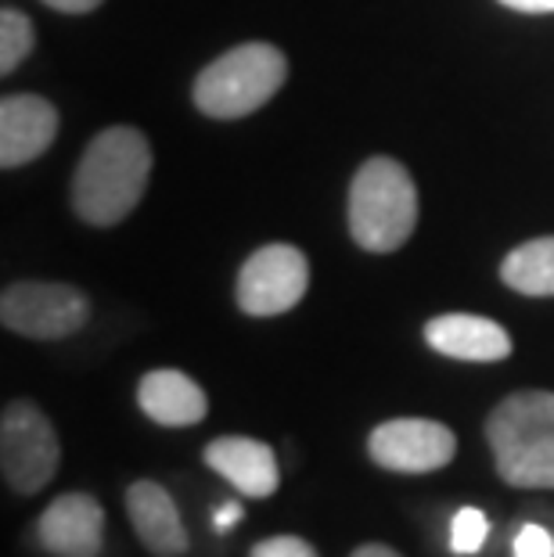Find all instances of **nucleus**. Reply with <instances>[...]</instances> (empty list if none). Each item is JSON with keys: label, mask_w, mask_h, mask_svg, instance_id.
<instances>
[{"label": "nucleus", "mask_w": 554, "mask_h": 557, "mask_svg": "<svg viewBox=\"0 0 554 557\" xmlns=\"http://www.w3.org/2000/svg\"><path fill=\"white\" fill-rule=\"evenodd\" d=\"M490 536V521L476 507H461L454 515V525H451V547L454 554H476L482 550V543Z\"/></svg>", "instance_id": "17"}, {"label": "nucleus", "mask_w": 554, "mask_h": 557, "mask_svg": "<svg viewBox=\"0 0 554 557\" xmlns=\"http://www.w3.org/2000/svg\"><path fill=\"white\" fill-rule=\"evenodd\" d=\"M58 137V109L40 94H8L0 101V165L19 170L40 159Z\"/></svg>", "instance_id": "10"}, {"label": "nucleus", "mask_w": 554, "mask_h": 557, "mask_svg": "<svg viewBox=\"0 0 554 557\" xmlns=\"http://www.w3.org/2000/svg\"><path fill=\"white\" fill-rule=\"evenodd\" d=\"M310 288V263L296 245L274 242L245 259L238 270V310L249 317H281L296 310Z\"/></svg>", "instance_id": "7"}, {"label": "nucleus", "mask_w": 554, "mask_h": 557, "mask_svg": "<svg viewBox=\"0 0 554 557\" xmlns=\"http://www.w3.org/2000/svg\"><path fill=\"white\" fill-rule=\"evenodd\" d=\"M487 443L508 485L554 490V393L522 388L504 396L487 418Z\"/></svg>", "instance_id": "2"}, {"label": "nucleus", "mask_w": 554, "mask_h": 557, "mask_svg": "<svg viewBox=\"0 0 554 557\" xmlns=\"http://www.w3.org/2000/svg\"><path fill=\"white\" fill-rule=\"evenodd\" d=\"M137 407L162 429H192L209 413V396L184 371L159 367V371H148L140 377Z\"/></svg>", "instance_id": "14"}, {"label": "nucleus", "mask_w": 554, "mask_h": 557, "mask_svg": "<svg viewBox=\"0 0 554 557\" xmlns=\"http://www.w3.org/2000/svg\"><path fill=\"white\" fill-rule=\"evenodd\" d=\"M90 320V299L73 284L19 281L0 295V324L22 338L58 342L76 335Z\"/></svg>", "instance_id": "6"}, {"label": "nucleus", "mask_w": 554, "mask_h": 557, "mask_svg": "<svg viewBox=\"0 0 554 557\" xmlns=\"http://www.w3.org/2000/svg\"><path fill=\"white\" fill-rule=\"evenodd\" d=\"M501 281L508 284L512 292L533 295V299L554 295V234L512 248L501 263Z\"/></svg>", "instance_id": "15"}, {"label": "nucleus", "mask_w": 554, "mask_h": 557, "mask_svg": "<svg viewBox=\"0 0 554 557\" xmlns=\"http://www.w3.org/2000/svg\"><path fill=\"white\" fill-rule=\"evenodd\" d=\"M126 515L134 521L137 540L145 543V550L151 557H181V554H187V547H192L181 507L173 504V496L162 490L159 482L137 479L130 485Z\"/></svg>", "instance_id": "13"}, {"label": "nucleus", "mask_w": 554, "mask_h": 557, "mask_svg": "<svg viewBox=\"0 0 554 557\" xmlns=\"http://www.w3.org/2000/svg\"><path fill=\"white\" fill-rule=\"evenodd\" d=\"M33 44H37V29H33V18L19 8H4L0 11V73L11 76L15 69L26 62Z\"/></svg>", "instance_id": "16"}, {"label": "nucleus", "mask_w": 554, "mask_h": 557, "mask_svg": "<svg viewBox=\"0 0 554 557\" xmlns=\"http://www.w3.org/2000/svg\"><path fill=\"white\" fill-rule=\"evenodd\" d=\"M249 557H321V554L303 536H270V540H259L249 550Z\"/></svg>", "instance_id": "18"}, {"label": "nucleus", "mask_w": 554, "mask_h": 557, "mask_svg": "<svg viewBox=\"0 0 554 557\" xmlns=\"http://www.w3.org/2000/svg\"><path fill=\"white\" fill-rule=\"evenodd\" d=\"M418 227V187L396 159H368L349 184V234L364 252H396Z\"/></svg>", "instance_id": "3"}, {"label": "nucleus", "mask_w": 554, "mask_h": 557, "mask_svg": "<svg viewBox=\"0 0 554 557\" xmlns=\"http://www.w3.org/2000/svg\"><path fill=\"white\" fill-rule=\"evenodd\" d=\"M515 557H554V536L544 529V525H522L518 529V536L512 543Z\"/></svg>", "instance_id": "19"}, {"label": "nucleus", "mask_w": 554, "mask_h": 557, "mask_svg": "<svg viewBox=\"0 0 554 557\" xmlns=\"http://www.w3.org/2000/svg\"><path fill=\"white\" fill-rule=\"evenodd\" d=\"M151 181V145L134 126H112L87 145L73 176V209L90 227H115Z\"/></svg>", "instance_id": "1"}, {"label": "nucleus", "mask_w": 554, "mask_h": 557, "mask_svg": "<svg viewBox=\"0 0 554 557\" xmlns=\"http://www.w3.org/2000/svg\"><path fill=\"white\" fill-rule=\"evenodd\" d=\"M349 557H404V554L393 550L389 543H364V547H357Z\"/></svg>", "instance_id": "23"}, {"label": "nucleus", "mask_w": 554, "mask_h": 557, "mask_svg": "<svg viewBox=\"0 0 554 557\" xmlns=\"http://www.w3.org/2000/svg\"><path fill=\"white\" fill-rule=\"evenodd\" d=\"M501 4L512 11H522V15H551L554 11V0H501Z\"/></svg>", "instance_id": "22"}, {"label": "nucleus", "mask_w": 554, "mask_h": 557, "mask_svg": "<svg viewBox=\"0 0 554 557\" xmlns=\"http://www.w3.org/2000/svg\"><path fill=\"white\" fill-rule=\"evenodd\" d=\"M62 465V443L51 418L29 399H11L0 413V471L19 496H37Z\"/></svg>", "instance_id": "5"}, {"label": "nucleus", "mask_w": 554, "mask_h": 557, "mask_svg": "<svg viewBox=\"0 0 554 557\" xmlns=\"http://www.w3.org/2000/svg\"><path fill=\"white\" fill-rule=\"evenodd\" d=\"M44 4L54 8V11H62V15H87V11L101 8L104 0H44Z\"/></svg>", "instance_id": "21"}, {"label": "nucleus", "mask_w": 554, "mask_h": 557, "mask_svg": "<svg viewBox=\"0 0 554 557\" xmlns=\"http://www.w3.org/2000/svg\"><path fill=\"white\" fill-rule=\"evenodd\" d=\"M285 76L288 62L274 44H238L198 73L192 98L209 120H245L274 98Z\"/></svg>", "instance_id": "4"}, {"label": "nucleus", "mask_w": 554, "mask_h": 557, "mask_svg": "<svg viewBox=\"0 0 554 557\" xmlns=\"http://www.w3.org/2000/svg\"><path fill=\"white\" fill-rule=\"evenodd\" d=\"M202 460L220 479H227L234 490L249 496V500H267L281 485L274 449L253 435H220L206 446Z\"/></svg>", "instance_id": "11"}, {"label": "nucleus", "mask_w": 554, "mask_h": 557, "mask_svg": "<svg viewBox=\"0 0 554 557\" xmlns=\"http://www.w3.org/2000/svg\"><path fill=\"white\" fill-rule=\"evenodd\" d=\"M457 435L429 418H393L368 435V457L399 475H429L454 460Z\"/></svg>", "instance_id": "8"}, {"label": "nucleus", "mask_w": 554, "mask_h": 557, "mask_svg": "<svg viewBox=\"0 0 554 557\" xmlns=\"http://www.w3.org/2000/svg\"><path fill=\"white\" fill-rule=\"evenodd\" d=\"M37 540L51 557H101L104 507L90 493H62L37 518Z\"/></svg>", "instance_id": "9"}, {"label": "nucleus", "mask_w": 554, "mask_h": 557, "mask_svg": "<svg viewBox=\"0 0 554 557\" xmlns=\"http://www.w3.org/2000/svg\"><path fill=\"white\" fill-rule=\"evenodd\" d=\"M426 342L440 357L465 363H501L512 357V335L497 320L476 313H440L426 324Z\"/></svg>", "instance_id": "12"}, {"label": "nucleus", "mask_w": 554, "mask_h": 557, "mask_svg": "<svg viewBox=\"0 0 554 557\" xmlns=\"http://www.w3.org/2000/svg\"><path fill=\"white\" fill-rule=\"evenodd\" d=\"M242 515H245V507L238 500H227L223 507H217V511H213V532H231L242 521Z\"/></svg>", "instance_id": "20"}]
</instances>
